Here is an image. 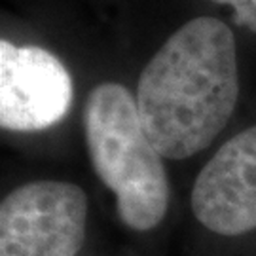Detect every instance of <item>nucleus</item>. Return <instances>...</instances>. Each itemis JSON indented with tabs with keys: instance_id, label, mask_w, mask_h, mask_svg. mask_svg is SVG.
<instances>
[{
	"instance_id": "nucleus-6",
	"label": "nucleus",
	"mask_w": 256,
	"mask_h": 256,
	"mask_svg": "<svg viewBox=\"0 0 256 256\" xmlns=\"http://www.w3.org/2000/svg\"><path fill=\"white\" fill-rule=\"evenodd\" d=\"M234 10V23L256 34V0H210Z\"/></svg>"
},
{
	"instance_id": "nucleus-5",
	"label": "nucleus",
	"mask_w": 256,
	"mask_h": 256,
	"mask_svg": "<svg viewBox=\"0 0 256 256\" xmlns=\"http://www.w3.org/2000/svg\"><path fill=\"white\" fill-rule=\"evenodd\" d=\"M190 203L196 218L214 234L256 230V126L214 152L194 182Z\"/></svg>"
},
{
	"instance_id": "nucleus-1",
	"label": "nucleus",
	"mask_w": 256,
	"mask_h": 256,
	"mask_svg": "<svg viewBox=\"0 0 256 256\" xmlns=\"http://www.w3.org/2000/svg\"><path fill=\"white\" fill-rule=\"evenodd\" d=\"M238 97L236 36L216 18H196L174 30L144 66L135 95L142 129L167 160L209 148Z\"/></svg>"
},
{
	"instance_id": "nucleus-2",
	"label": "nucleus",
	"mask_w": 256,
	"mask_h": 256,
	"mask_svg": "<svg viewBox=\"0 0 256 256\" xmlns=\"http://www.w3.org/2000/svg\"><path fill=\"white\" fill-rule=\"evenodd\" d=\"M84 131L93 169L116 196L122 222L135 232L160 226L169 209V178L126 86L93 88L84 106Z\"/></svg>"
},
{
	"instance_id": "nucleus-3",
	"label": "nucleus",
	"mask_w": 256,
	"mask_h": 256,
	"mask_svg": "<svg viewBox=\"0 0 256 256\" xmlns=\"http://www.w3.org/2000/svg\"><path fill=\"white\" fill-rule=\"evenodd\" d=\"M88 196L78 184L34 180L0 203V256H76L86 241Z\"/></svg>"
},
{
	"instance_id": "nucleus-4",
	"label": "nucleus",
	"mask_w": 256,
	"mask_h": 256,
	"mask_svg": "<svg viewBox=\"0 0 256 256\" xmlns=\"http://www.w3.org/2000/svg\"><path fill=\"white\" fill-rule=\"evenodd\" d=\"M72 78L63 61L40 46L0 40V126L32 133L59 124L72 106Z\"/></svg>"
}]
</instances>
